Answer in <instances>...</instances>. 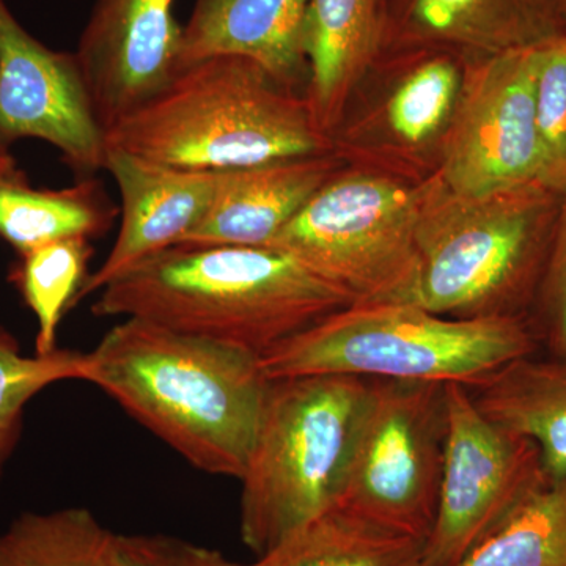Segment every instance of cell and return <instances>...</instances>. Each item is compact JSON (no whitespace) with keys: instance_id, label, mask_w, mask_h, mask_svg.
<instances>
[{"instance_id":"obj_10","label":"cell","mask_w":566,"mask_h":566,"mask_svg":"<svg viewBox=\"0 0 566 566\" xmlns=\"http://www.w3.org/2000/svg\"><path fill=\"white\" fill-rule=\"evenodd\" d=\"M539 46L465 63L442 139L438 178L449 191L476 199L545 186L535 122Z\"/></svg>"},{"instance_id":"obj_23","label":"cell","mask_w":566,"mask_h":566,"mask_svg":"<svg viewBox=\"0 0 566 566\" xmlns=\"http://www.w3.org/2000/svg\"><path fill=\"white\" fill-rule=\"evenodd\" d=\"M93 252L92 241L65 240L41 245L18 255L9 279L35 315L39 331L35 354L57 352V333L63 316L80 303Z\"/></svg>"},{"instance_id":"obj_4","label":"cell","mask_w":566,"mask_h":566,"mask_svg":"<svg viewBox=\"0 0 566 566\" xmlns=\"http://www.w3.org/2000/svg\"><path fill=\"white\" fill-rule=\"evenodd\" d=\"M564 196L542 185L488 197L424 185L411 277L392 300L450 316H527Z\"/></svg>"},{"instance_id":"obj_11","label":"cell","mask_w":566,"mask_h":566,"mask_svg":"<svg viewBox=\"0 0 566 566\" xmlns=\"http://www.w3.org/2000/svg\"><path fill=\"white\" fill-rule=\"evenodd\" d=\"M22 139L52 145L80 180L104 170L106 132L76 54L41 43L0 0V147Z\"/></svg>"},{"instance_id":"obj_5","label":"cell","mask_w":566,"mask_h":566,"mask_svg":"<svg viewBox=\"0 0 566 566\" xmlns=\"http://www.w3.org/2000/svg\"><path fill=\"white\" fill-rule=\"evenodd\" d=\"M539 353L527 316L450 318L378 301L327 315L260 357L268 379L345 375L474 386Z\"/></svg>"},{"instance_id":"obj_3","label":"cell","mask_w":566,"mask_h":566,"mask_svg":"<svg viewBox=\"0 0 566 566\" xmlns=\"http://www.w3.org/2000/svg\"><path fill=\"white\" fill-rule=\"evenodd\" d=\"M107 148L147 161L226 172L333 151L305 96L238 55L182 66L106 133Z\"/></svg>"},{"instance_id":"obj_6","label":"cell","mask_w":566,"mask_h":566,"mask_svg":"<svg viewBox=\"0 0 566 566\" xmlns=\"http://www.w3.org/2000/svg\"><path fill=\"white\" fill-rule=\"evenodd\" d=\"M370 379H271L240 482L241 539L256 557L337 506Z\"/></svg>"},{"instance_id":"obj_24","label":"cell","mask_w":566,"mask_h":566,"mask_svg":"<svg viewBox=\"0 0 566 566\" xmlns=\"http://www.w3.org/2000/svg\"><path fill=\"white\" fill-rule=\"evenodd\" d=\"M458 566H566V475L536 491Z\"/></svg>"},{"instance_id":"obj_18","label":"cell","mask_w":566,"mask_h":566,"mask_svg":"<svg viewBox=\"0 0 566 566\" xmlns=\"http://www.w3.org/2000/svg\"><path fill=\"white\" fill-rule=\"evenodd\" d=\"M468 387L493 422L538 446L549 480L566 475V357H521Z\"/></svg>"},{"instance_id":"obj_20","label":"cell","mask_w":566,"mask_h":566,"mask_svg":"<svg viewBox=\"0 0 566 566\" xmlns=\"http://www.w3.org/2000/svg\"><path fill=\"white\" fill-rule=\"evenodd\" d=\"M424 543L337 505L252 564L237 566H424Z\"/></svg>"},{"instance_id":"obj_26","label":"cell","mask_w":566,"mask_h":566,"mask_svg":"<svg viewBox=\"0 0 566 566\" xmlns=\"http://www.w3.org/2000/svg\"><path fill=\"white\" fill-rule=\"evenodd\" d=\"M535 122L543 185L566 193V35L542 44L536 59Z\"/></svg>"},{"instance_id":"obj_21","label":"cell","mask_w":566,"mask_h":566,"mask_svg":"<svg viewBox=\"0 0 566 566\" xmlns=\"http://www.w3.org/2000/svg\"><path fill=\"white\" fill-rule=\"evenodd\" d=\"M115 536L84 506L24 513L0 535V566H115Z\"/></svg>"},{"instance_id":"obj_16","label":"cell","mask_w":566,"mask_h":566,"mask_svg":"<svg viewBox=\"0 0 566 566\" xmlns=\"http://www.w3.org/2000/svg\"><path fill=\"white\" fill-rule=\"evenodd\" d=\"M307 6L308 0H196L182 28L180 69L214 55H238L296 92L308 84L303 52Z\"/></svg>"},{"instance_id":"obj_2","label":"cell","mask_w":566,"mask_h":566,"mask_svg":"<svg viewBox=\"0 0 566 566\" xmlns=\"http://www.w3.org/2000/svg\"><path fill=\"white\" fill-rule=\"evenodd\" d=\"M93 315L140 318L263 354L353 301L271 248L174 245L99 290Z\"/></svg>"},{"instance_id":"obj_22","label":"cell","mask_w":566,"mask_h":566,"mask_svg":"<svg viewBox=\"0 0 566 566\" xmlns=\"http://www.w3.org/2000/svg\"><path fill=\"white\" fill-rule=\"evenodd\" d=\"M406 73L387 103V125L401 144L420 147L444 136L464 80L465 62L444 51L394 52Z\"/></svg>"},{"instance_id":"obj_28","label":"cell","mask_w":566,"mask_h":566,"mask_svg":"<svg viewBox=\"0 0 566 566\" xmlns=\"http://www.w3.org/2000/svg\"><path fill=\"white\" fill-rule=\"evenodd\" d=\"M115 566H237L219 551L163 534L115 536Z\"/></svg>"},{"instance_id":"obj_9","label":"cell","mask_w":566,"mask_h":566,"mask_svg":"<svg viewBox=\"0 0 566 566\" xmlns=\"http://www.w3.org/2000/svg\"><path fill=\"white\" fill-rule=\"evenodd\" d=\"M444 471L424 566H458L549 482L538 446L488 419L468 387L446 385Z\"/></svg>"},{"instance_id":"obj_8","label":"cell","mask_w":566,"mask_h":566,"mask_svg":"<svg viewBox=\"0 0 566 566\" xmlns=\"http://www.w3.org/2000/svg\"><path fill=\"white\" fill-rule=\"evenodd\" d=\"M447 436L444 382L370 379L338 506L427 542Z\"/></svg>"},{"instance_id":"obj_14","label":"cell","mask_w":566,"mask_h":566,"mask_svg":"<svg viewBox=\"0 0 566 566\" xmlns=\"http://www.w3.org/2000/svg\"><path fill=\"white\" fill-rule=\"evenodd\" d=\"M104 170L120 193V227L102 266L85 281L80 301L148 256L180 244L210 211L223 174L163 166L114 148H107Z\"/></svg>"},{"instance_id":"obj_7","label":"cell","mask_w":566,"mask_h":566,"mask_svg":"<svg viewBox=\"0 0 566 566\" xmlns=\"http://www.w3.org/2000/svg\"><path fill=\"white\" fill-rule=\"evenodd\" d=\"M424 186L337 172L266 248L333 283L353 304L390 301L411 277Z\"/></svg>"},{"instance_id":"obj_19","label":"cell","mask_w":566,"mask_h":566,"mask_svg":"<svg viewBox=\"0 0 566 566\" xmlns=\"http://www.w3.org/2000/svg\"><path fill=\"white\" fill-rule=\"evenodd\" d=\"M118 214L95 177L70 188L39 189L18 167L0 175V240L18 255L57 241L104 237Z\"/></svg>"},{"instance_id":"obj_13","label":"cell","mask_w":566,"mask_h":566,"mask_svg":"<svg viewBox=\"0 0 566 566\" xmlns=\"http://www.w3.org/2000/svg\"><path fill=\"white\" fill-rule=\"evenodd\" d=\"M565 35L556 0H382L381 55L444 51L468 63Z\"/></svg>"},{"instance_id":"obj_17","label":"cell","mask_w":566,"mask_h":566,"mask_svg":"<svg viewBox=\"0 0 566 566\" xmlns=\"http://www.w3.org/2000/svg\"><path fill=\"white\" fill-rule=\"evenodd\" d=\"M382 0H308L303 52L316 125L333 132L352 87L381 55Z\"/></svg>"},{"instance_id":"obj_12","label":"cell","mask_w":566,"mask_h":566,"mask_svg":"<svg viewBox=\"0 0 566 566\" xmlns=\"http://www.w3.org/2000/svg\"><path fill=\"white\" fill-rule=\"evenodd\" d=\"M177 0H98L77 62L104 132L158 95L180 69Z\"/></svg>"},{"instance_id":"obj_15","label":"cell","mask_w":566,"mask_h":566,"mask_svg":"<svg viewBox=\"0 0 566 566\" xmlns=\"http://www.w3.org/2000/svg\"><path fill=\"white\" fill-rule=\"evenodd\" d=\"M337 172L333 151L226 170L210 211L178 245L266 248Z\"/></svg>"},{"instance_id":"obj_30","label":"cell","mask_w":566,"mask_h":566,"mask_svg":"<svg viewBox=\"0 0 566 566\" xmlns=\"http://www.w3.org/2000/svg\"><path fill=\"white\" fill-rule=\"evenodd\" d=\"M558 9H560L562 17H564V21L566 24V0H556Z\"/></svg>"},{"instance_id":"obj_27","label":"cell","mask_w":566,"mask_h":566,"mask_svg":"<svg viewBox=\"0 0 566 566\" xmlns=\"http://www.w3.org/2000/svg\"><path fill=\"white\" fill-rule=\"evenodd\" d=\"M527 318L538 340L539 352L566 357V193Z\"/></svg>"},{"instance_id":"obj_1","label":"cell","mask_w":566,"mask_h":566,"mask_svg":"<svg viewBox=\"0 0 566 566\" xmlns=\"http://www.w3.org/2000/svg\"><path fill=\"white\" fill-rule=\"evenodd\" d=\"M85 381L207 474L241 480L271 379L260 356L140 318L87 353Z\"/></svg>"},{"instance_id":"obj_25","label":"cell","mask_w":566,"mask_h":566,"mask_svg":"<svg viewBox=\"0 0 566 566\" xmlns=\"http://www.w3.org/2000/svg\"><path fill=\"white\" fill-rule=\"evenodd\" d=\"M87 370V353L59 348L48 356H25L17 337L0 326V480L20 441L29 401L55 382L85 381Z\"/></svg>"},{"instance_id":"obj_29","label":"cell","mask_w":566,"mask_h":566,"mask_svg":"<svg viewBox=\"0 0 566 566\" xmlns=\"http://www.w3.org/2000/svg\"><path fill=\"white\" fill-rule=\"evenodd\" d=\"M17 159L11 156L9 148L0 147V175L17 169Z\"/></svg>"}]
</instances>
